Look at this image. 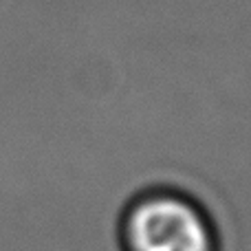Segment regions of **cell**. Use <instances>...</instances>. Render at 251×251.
<instances>
[{"instance_id": "obj_1", "label": "cell", "mask_w": 251, "mask_h": 251, "mask_svg": "<svg viewBox=\"0 0 251 251\" xmlns=\"http://www.w3.org/2000/svg\"><path fill=\"white\" fill-rule=\"evenodd\" d=\"M122 245L124 251H218V236L196 201L154 190L126 207Z\"/></svg>"}]
</instances>
